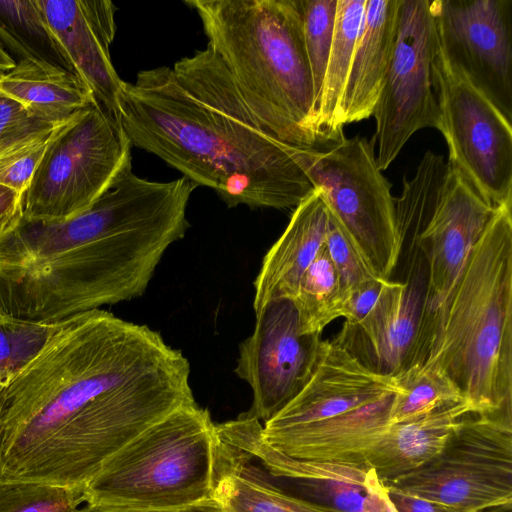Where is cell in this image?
Returning a JSON list of instances; mask_svg holds the SVG:
<instances>
[{
	"mask_svg": "<svg viewBox=\"0 0 512 512\" xmlns=\"http://www.w3.org/2000/svg\"><path fill=\"white\" fill-rule=\"evenodd\" d=\"M190 364L146 325L66 320L0 393V481L86 487L145 429L195 402Z\"/></svg>",
	"mask_w": 512,
	"mask_h": 512,
	"instance_id": "obj_1",
	"label": "cell"
},
{
	"mask_svg": "<svg viewBox=\"0 0 512 512\" xmlns=\"http://www.w3.org/2000/svg\"><path fill=\"white\" fill-rule=\"evenodd\" d=\"M197 185L151 181L126 165L84 212L21 218L0 236V313L55 323L142 296L166 250L189 228Z\"/></svg>",
	"mask_w": 512,
	"mask_h": 512,
	"instance_id": "obj_2",
	"label": "cell"
},
{
	"mask_svg": "<svg viewBox=\"0 0 512 512\" xmlns=\"http://www.w3.org/2000/svg\"><path fill=\"white\" fill-rule=\"evenodd\" d=\"M117 115L132 146L213 189L230 208L294 209L314 190L297 147L255 117L208 46L124 81Z\"/></svg>",
	"mask_w": 512,
	"mask_h": 512,
	"instance_id": "obj_3",
	"label": "cell"
},
{
	"mask_svg": "<svg viewBox=\"0 0 512 512\" xmlns=\"http://www.w3.org/2000/svg\"><path fill=\"white\" fill-rule=\"evenodd\" d=\"M419 361L445 374L470 414L512 428V201L496 208L447 301L424 315Z\"/></svg>",
	"mask_w": 512,
	"mask_h": 512,
	"instance_id": "obj_4",
	"label": "cell"
},
{
	"mask_svg": "<svg viewBox=\"0 0 512 512\" xmlns=\"http://www.w3.org/2000/svg\"><path fill=\"white\" fill-rule=\"evenodd\" d=\"M255 117L282 142L320 147L299 0H185Z\"/></svg>",
	"mask_w": 512,
	"mask_h": 512,
	"instance_id": "obj_5",
	"label": "cell"
},
{
	"mask_svg": "<svg viewBox=\"0 0 512 512\" xmlns=\"http://www.w3.org/2000/svg\"><path fill=\"white\" fill-rule=\"evenodd\" d=\"M221 451L208 410L184 405L108 458L84 489L86 503L170 509L213 499Z\"/></svg>",
	"mask_w": 512,
	"mask_h": 512,
	"instance_id": "obj_6",
	"label": "cell"
},
{
	"mask_svg": "<svg viewBox=\"0 0 512 512\" xmlns=\"http://www.w3.org/2000/svg\"><path fill=\"white\" fill-rule=\"evenodd\" d=\"M375 138L359 135L316 148L297 147L314 189L376 277L390 280L403 247L392 185L376 161Z\"/></svg>",
	"mask_w": 512,
	"mask_h": 512,
	"instance_id": "obj_7",
	"label": "cell"
},
{
	"mask_svg": "<svg viewBox=\"0 0 512 512\" xmlns=\"http://www.w3.org/2000/svg\"><path fill=\"white\" fill-rule=\"evenodd\" d=\"M118 115L98 101L66 122L23 195V219L64 221L87 210L131 163Z\"/></svg>",
	"mask_w": 512,
	"mask_h": 512,
	"instance_id": "obj_8",
	"label": "cell"
},
{
	"mask_svg": "<svg viewBox=\"0 0 512 512\" xmlns=\"http://www.w3.org/2000/svg\"><path fill=\"white\" fill-rule=\"evenodd\" d=\"M432 83L447 163L494 206L512 201L511 121L449 59L438 38Z\"/></svg>",
	"mask_w": 512,
	"mask_h": 512,
	"instance_id": "obj_9",
	"label": "cell"
},
{
	"mask_svg": "<svg viewBox=\"0 0 512 512\" xmlns=\"http://www.w3.org/2000/svg\"><path fill=\"white\" fill-rule=\"evenodd\" d=\"M385 485L458 512L512 505V428L463 417L433 458Z\"/></svg>",
	"mask_w": 512,
	"mask_h": 512,
	"instance_id": "obj_10",
	"label": "cell"
},
{
	"mask_svg": "<svg viewBox=\"0 0 512 512\" xmlns=\"http://www.w3.org/2000/svg\"><path fill=\"white\" fill-rule=\"evenodd\" d=\"M431 0H400L394 48L377 102L375 145L381 171L396 159L414 133L438 129L432 83L437 35Z\"/></svg>",
	"mask_w": 512,
	"mask_h": 512,
	"instance_id": "obj_11",
	"label": "cell"
},
{
	"mask_svg": "<svg viewBox=\"0 0 512 512\" xmlns=\"http://www.w3.org/2000/svg\"><path fill=\"white\" fill-rule=\"evenodd\" d=\"M321 343V335L302 333L291 299H274L256 313L254 331L240 344L235 368L253 392L246 413L265 423L280 412L312 375Z\"/></svg>",
	"mask_w": 512,
	"mask_h": 512,
	"instance_id": "obj_12",
	"label": "cell"
},
{
	"mask_svg": "<svg viewBox=\"0 0 512 512\" xmlns=\"http://www.w3.org/2000/svg\"><path fill=\"white\" fill-rule=\"evenodd\" d=\"M262 428L246 412L216 425L224 442L249 459L260 460L272 477L285 480L298 497L339 512H397L387 486L367 464L287 456L262 440Z\"/></svg>",
	"mask_w": 512,
	"mask_h": 512,
	"instance_id": "obj_13",
	"label": "cell"
},
{
	"mask_svg": "<svg viewBox=\"0 0 512 512\" xmlns=\"http://www.w3.org/2000/svg\"><path fill=\"white\" fill-rule=\"evenodd\" d=\"M512 1L435 0L439 44L451 61L512 120Z\"/></svg>",
	"mask_w": 512,
	"mask_h": 512,
	"instance_id": "obj_14",
	"label": "cell"
},
{
	"mask_svg": "<svg viewBox=\"0 0 512 512\" xmlns=\"http://www.w3.org/2000/svg\"><path fill=\"white\" fill-rule=\"evenodd\" d=\"M428 271L416 255L404 282L386 280L381 293L356 326H343L333 340L367 368L395 376L415 364L426 308Z\"/></svg>",
	"mask_w": 512,
	"mask_h": 512,
	"instance_id": "obj_15",
	"label": "cell"
},
{
	"mask_svg": "<svg viewBox=\"0 0 512 512\" xmlns=\"http://www.w3.org/2000/svg\"><path fill=\"white\" fill-rule=\"evenodd\" d=\"M496 208L447 163L433 212L415 243L428 271L426 316L451 295Z\"/></svg>",
	"mask_w": 512,
	"mask_h": 512,
	"instance_id": "obj_16",
	"label": "cell"
},
{
	"mask_svg": "<svg viewBox=\"0 0 512 512\" xmlns=\"http://www.w3.org/2000/svg\"><path fill=\"white\" fill-rule=\"evenodd\" d=\"M394 376L373 372L333 341L321 343L319 357L301 391L273 418L263 434L323 421L397 392Z\"/></svg>",
	"mask_w": 512,
	"mask_h": 512,
	"instance_id": "obj_17",
	"label": "cell"
},
{
	"mask_svg": "<svg viewBox=\"0 0 512 512\" xmlns=\"http://www.w3.org/2000/svg\"><path fill=\"white\" fill-rule=\"evenodd\" d=\"M39 1L72 72L102 106L117 114L124 85L110 56L117 7L109 0Z\"/></svg>",
	"mask_w": 512,
	"mask_h": 512,
	"instance_id": "obj_18",
	"label": "cell"
},
{
	"mask_svg": "<svg viewBox=\"0 0 512 512\" xmlns=\"http://www.w3.org/2000/svg\"><path fill=\"white\" fill-rule=\"evenodd\" d=\"M395 393L338 416L263 434L273 449L293 458L364 463V452L390 425Z\"/></svg>",
	"mask_w": 512,
	"mask_h": 512,
	"instance_id": "obj_19",
	"label": "cell"
},
{
	"mask_svg": "<svg viewBox=\"0 0 512 512\" xmlns=\"http://www.w3.org/2000/svg\"><path fill=\"white\" fill-rule=\"evenodd\" d=\"M328 227L326 204L314 189L294 208L286 229L263 258L254 281L255 314L274 299L293 300L304 272L325 242Z\"/></svg>",
	"mask_w": 512,
	"mask_h": 512,
	"instance_id": "obj_20",
	"label": "cell"
},
{
	"mask_svg": "<svg viewBox=\"0 0 512 512\" xmlns=\"http://www.w3.org/2000/svg\"><path fill=\"white\" fill-rule=\"evenodd\" d=\"M400 0H366L364 18L340 103L339 124L373 116L389 68Z\"/></svg>",
	"mask_w": 512,
	"mask_h": 512,
	"instance_id": "obj_21",
	"label": "cell"
},
{
	"mask_svg": "<svg viewBox=\"0 0 512 512\" xmlns=\"http://www.w3.org/2000/svg\"><path fill=\"white\" fill-rule=\"evenodd\" d=\"M468 414L470 409L463 400L406 421L390 423L364 452L363 462L386 484L433 458Z\"/></svg>",
	"mask_w": 512,
	"mask_h": 512,
	"instance_id": "obj_22",
	"label": "cell"
},
{
	"mask_svg": "<svg viewBox=\"0 0 512 512\" xmlns=\"http://www.w3.org/2000/svg\"><path fill=\"white\" fill-rule=\"evenodd\" d=\"M0 91L51 124L69 121L97 101L75 74L29 61L16 62L0 76Z\"/></svg>",
	"mask_w": 512,
	"mask_h": 512,
	"instance_id": "obj_23",
	"label": "cell"
},
{
	"mask_svg": "<svg viewBox=\"0 0 512 512\" xmlns=\"http://www.w3.org/2000/svg\"><path fill=\"white\" fill-rule=\"evenodd\" d=\"M221 441L213 499L225 512H339L273 485L244 453Z\"/></svg>",
	"mask_w": 512,
	"mask_h": 512,
	"instance_id": "obj_24",
	"label": "cell"
},
{
	"mask_svg": "<svg viewBox=\"0 0 512 512\" xmlns=\"http://www.w3.org/2000/svg\"><path fill=\"white\" fill-rule=\"evenodd\" d=\"M366 0H337L332 45L314 106L313 128L320 146L344 138L340 103L362 26Z\"/></svg>",
	"mask_w": 512,
	"mask_h": 512,
	"instance_id": "obj_25",
	"label": "cell"
},
{
	"mask_svg": "<svg viewBox=\"0 0 512 512\" xmlns=\"http://www.w3.org/2000/svg\"><path fill=\"white\" fill-rule=\"evenodd\" d=\"M0 44L16 62L73 73L39 0H0Z\"/></svg>",
	"mask_w": 512,
	"mask_h": 512,
	"instance_id": "obj_26",
	"label": "cell"
},
{
	"mask_svg": "<svg viewBox=\"0 0 512 512\" xmlns=\"http://www.w3.org/2000/svg\"><path fill=\"white\" fill-rule=\"evenodd\" d=\"M292 301L303 334L321 335L327 325L343 317L346 295L325 242L304 272Z\"/></svg>",
	"mask_w": 512,
	"mask_h": 512,
	"instance_id": "obj_27",
	"label": "cell"
},
{
	"mask_svg": "<svg viewBox=\"0 0 512 512\" xmlns=\"http://www.w3.org/2000/svg\"><path fill=\"white\" fill-rule=\"evenodd\" d=\"M395 392L390 423H398L429 413L441 406L463 401L454 384L438 368L415 363L394 376Z\"/></svg>",
	"mask_w": 512,
	"mask_h": 512,
	"instance_id": "obj_28",
	"label": "cell"
},
{
	"mask_svg": "<svg viewBox=\"0 0 512 512\" xmlns=\"http://www.w3.org/2000/svg\"><path fill=\"white\" fill-rule=\"evenodd\" d=\"M62 322L28 321L0 313V392L41 352Z\"/></svg>",
	"mask_w": 512,
	"mask_h": 512,
	"instance_id": "obj_29",
	"label": "cell"
},
{
	"mask_svg": "<svg viewBox=\"0 0 512 512\" xmlns=\"http://www.w3.org/2000/svg\"><path fill=\"white\" fill-rule=\"evenodd\" d=\"M84 487L37 481H0V512H80Z\"/></svg>",
	"mask_w": 512,
	"mask_h": 512,
	"instance_id": "obj_30",
	"label": "cell"
},
{
	"mask_svg": "<svg viewBox=\"0 0 512 512\" xmlns=\"http://www.w3.org/2000/svg\"><path fill=\"white\" fill-rule=\"evenodd\" d=\"M299 4L305 49L313 82L315 106L332 45L337 0H299Z\"/></svg>",
	"mask_w": 512,
	"mask_h": 512,
	"instance_id": "obj_31",
	"label": "cell"
},
{
	"mask_svg": "<svg viewBox=\"0 0 512 512\" xmlns=\"http://www.w3.org/2000/svg\"><path fill=\"white\" fill-rule=\"evenodd\" d=\"M65 123L0 150V185L24 195L45 152Z\"/></svg>",
	"mask_w": 512,
	"mask_h": 512,
	"instance_id": "obj_32",
	"label": "cell"
},
{
	"mask_svg": "<svg viewBox=\"0 0 512 512\" xmlns=\"http://www.w3.org/2000/svg\"><path fill=\"white\" fill-rule=\"evenodd\" d=\"M328 216L329 227L325 245L339 275L347 299L349 293L378 277L373 273L336 220L329 213Z\"/></svg>",
	"mask_w": 512,
	"mask_h": 512,
	"instance_id": "obj_33",
	"label": "cell"
},
{
	"mask_svg": "<svg viewBox=\"0 0 512 512\" xmlns=\"http://www.w3.org/2000/svg\"><path fill=\"white\" fill-rule=\"evenodd\" d=\"M58 125L38 118L20 102L0 91V150Z\"/></svg>",
	"mask_w": 512,
	"mask_h": 512,
	"instance_id": "obj_34",
	"label": "cell"
},
{
	"mask_svg": "<svg viewBox=\"0 0 512 512\" xmlns=\"http://www.w3.org/2000/svg\"><path fill=\"white\" fill-rule=\"evenodd\" d=\"M385 281L375 278L348 294L343 310V326H356L365 318L376 303Z\"/></svg>",
	"mask_w": 512,
	"mask_h": 512,
	"instance_id": "obj_35",
	"label": "cell"
},
{
	"mask_svg": "<svg viewBox=\"0 0 512 512\" xmlns=\"http://www.w3.org/2000/svg\"><path fill=\"white\" fill-rule=\"evenodd\" d=\"M22 200V194L0 185V236L23 217Z\"/></svg>",
	"mask_w": 512,
	"mask_h": 512,
	"instance_id": "obj_36",
	"label": "cell"
},
{
	"mask_svg": "<svg viewBox=\"0 0 512 512\" xmlns=\"http://www.w3.org/2000/svg\"><path fill=\"white\" fill-rule=\"evenodd\" d=\"M80 512H225L221 505L214 499H209L196 504L170 509H130L110 507L95 504H85Z\"/></svg>",
	"mask_w": 512,
	"mask_h": 512,
	"instance_id": "obj_37",
	"label": "cell"
},
{
	"mask_svg": "<svg viewBox=\"0 0 512 512\" xmlns=\"http://www.w3.org/2000/svg\"><path fill=\"white\" fill-rule=\"evenodd\" d=\"M389 490V496L397 512H458L448 506L411 496L395 490Z\"/></svg>",
	"mask_w": 512,
	"mask_h": 512,
	"instance_id": "obj_38",
	"label": "cell"
},
{
	"mask_svg": "<svg viewBox=\"0 0 512 512\" xmlns=\"http://www.w3.org/2000/svg\"><path fill=\"white\" fill-rule=\"evenodd\" d=\"M16 60L0 44V76L11 70Z\"/></svg>",
	"mask_w": 512,
	"mask_h": 512,
	"instance_id": "obj_39",
	"label": "cell"
},
{
	"mask_svg": "<svg viewBox=\"0 0 512 512\" xmlns=\"http://www.w3.org/2000/svg\"><path fill=\"white\" fill-rule=\"evenodd\" d=\"M481 512H512V505L498 506Z\"/></svg>",
	"mask_w": 512,
	"mask_h": 512,
	"instance_id": "obj_40",
	"label": "cell"
},
{
	"mask_svg": "<svg viewBox=\"0 0 512 512\" xmlns=\"http://www.w3.org/2000/svg\"><path fill=\"white\" fill-rule=\"evenodd\" d=\"M1 393V392H0Z\"/></svg>",
	"mask_w": 512,
	"mask_h": 512,
	"instance_id": "obj_41",
	"label": "cell"
}]
</instances>
